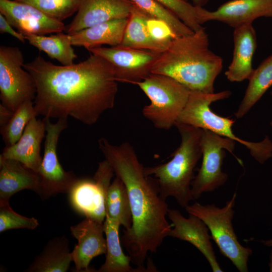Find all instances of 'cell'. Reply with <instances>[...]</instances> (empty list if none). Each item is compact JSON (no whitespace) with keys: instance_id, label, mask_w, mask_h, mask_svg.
<instances>
[{"instance_id":"obj_36","label":"cell","mask_w":272,"mask_h":272,"mask_svg":"<svg viewBox=\"0 0 272 272\" xmlns=\"http://www.w3.org/2000/svg\"><path fill=\"white\" fill-rule=\"evenodd\" d=\"M184 2L189 3L191 2L192 4L198 7H203L205 6L209 1V0H182Z\"/></svg>"},{"instance_id":"obj_8","label":"cell","mask_w":272,"mask_h":272,"mask_svg":"<svg viewBox=\"0 0 272 272\" xmlns=\"http://www.w3.org/2000/svg\"><path fill=\"white\" fill-rule=\"evenodd\" d=\"M45 124L44 153L37 172L39 180L38 194L46 199L58 193H69L78 178L72 171H66L60 164L57 147L61 132L67 127V118H58L53 123L43 118Z\"/></svg>"},{"instance_id":"obj_34","label":"cell","mask_w":272,"mask_h":272,"mask_svg":"<svg viewBox=\"0 0 272 272\" xmlns=\"http://www.w3.org/2000/svg\"><path fill=\"white\" fill-rule=\"evenodd\" d=\"M13 27L5 17L0 14V33L1 34L8 33L22 43H24L26 40L25 36L19 32L15 31Z\"/></svg>"},{"instance_id":"obj_14","label":"cell","mask_w":272,"mask_h":272,"mask_svg":"<svg viewBox=\"0 0 272 272\" xmlns=\"http://www.w3.org/2000/svg\"><path fill=\"white\" fill-rule=\"evenodd\" d=\"M133 7L130 0H79L77 14L65 30L72 34L110 20L128 18Z\"/></svg>"},{"instance_id":"obj_24","label":"cell","mask_w":272,"mask_h":272,"mask_svg":"<svg viewBox=\"0 0 272 272\" xmlns=\"http://www.w3.org/2000/svg\"><path fill=\"white\" fill-rule=\"evenodd\" d=\"M120 223L106 216L103 222L104 232L106 236L107 251L104 263L97 270L98 272H141L138 267L132 268L129 255L123 252L119 237Z\"/></svg>"},{"instance_id":"obj_13","label":"cell","mask_w":272,"mask_h":272,"mask_svg":"<svg viewBox=\"0 0 272 272\" xmlns=\"http://www.w3.org/2000/svg\"><path fill=\"white\" fill-rule=\"evenodd\" d=\"M272 17V0H231L210 11L199 7L198 22L224 23L234 29L252 24L255 19Z\"/></svg>"},{"instance_id":"obj_12","label":"cell","mask_w":272,"mask_h":272,"mask_svg":"<svg viewBox=\"0 0 272 272\" xmlns=\"http://www.w3.org/2000/svg\"><path fill=\"white\" fill-rule=\"evenodd\" d=\"M0 12L13 27L24 35H44L65 30L62 22L28 4L15 0H0Z\"/></svg>"},{"instance_id":"obj_29","label":"cell","mask_w":272,"mask_h":272,"mask_svg":"<svg viewBox=\"0 0 272 272\" xmlns=\"http://www.w3.org/2000/svg\"><path fill=\"white\" fill-rule=\"evenodd\" d=\"M131 2L151 18L165 22L175 37L186 36L194 31L185 25L174 14L156 0H130Z\"/></svg>"},{"instance_id":"obj_27","label":"cell","mask_w":272,"mask_h":272,"mask_svg":"<svg viewBox=\"0 0 272 272\" xmlns=\"http://www.w3.org/2000/svg\"><path fill=\"white\" fill-rule=\"evenodd\" d=\"M106 216L118 221L125 230L132 223V214L126 188L116 176L109 185L105 196Z\"/></svg>"},{"instance_id":"obj_25","label":"cell","mask_w":272,"mask_h":272,"mask_svg":"<svg viewBox=\"0 0 272 272\" xmlns=\"http://www.w3.org/2000/svg\"><path fill=\"white\" fill-rule=\"evenodd\" d=\"M248 80L244 97L234 113L238 119L245 116L272 86V54L253 70Z\"/></svg>"},{"instance_id":"obj_17","label":"cell","mask_w":272,"mask_h":272,"mask_svg":"<svg viewBox=\"0 0 272 272\" xmlns=\"http://www.w3.org/2000/svg\"><path fill=\"white\" fill-rule=\"evenodd\" d=\"M36 117L30 120L18 141L6 147L1 156L17 160L37 173L42 161L41 145L46 130L43 119Z\"/></svg>"},{"instance_id":"obj_18","label":"cell","mask_w":272,"mask_h":272,"mask_svg":"<svg viewBox=\"0 0 272 272\" xmlns=\"http://www.w3.org/2000/svg\"><path fill=\"white\" fill-rule=\"evenodd\" d=\"M232 61L225 73L230 82L248 80L254 69L252 62L256 48L255 31L252 24L234 29Z\"/></svg>"},{"instance_id":"obj_28","label":"cell","mask_w":272,"mask_h":272,"mask_svg":"<svg viewBox=\"0 0 272 272\" xmlns=\"http://www.w3.org/2000/svg\"><path fill=\"white\" fill-rule=\"evenodd\" d=\"M36 116L33 101L21 104L14 112L9 121L1 127V134L6 147L16 144L22 136L30 120Z\"/></svg>"},{"instance_id":"obj_37","label":"cell","mask_w":272,"mask_h":272,"mask_svg":"<svg viewBox=\"0 0 272 272\" xmlns=\"http://www.w3.org/2000/svg\"><path fill=\"white\" fill-rule=\"evenodd\" d=\"M262 243L266 246L271 247L272 246V238L267 240H263L262 241Z\"/></svg>"},{"instance_id":"obj_22","label":"cell","mask_w":272,"mask_h":272,"mask_svg":"<svg viewBox=\"0 0 272 272\" xmlns=\"http://www.w3.org/2000/svg\"><path fill=\"white\" fill-rule=\"evenodd\" d=\"M72 261L67 237H55L47 242L25 271L66 272Z\"/></svg>"},{"instance_id":"obj_21","label":"cell","mask_w":272,"mask_h":272,"mask_svg":"<svg viewBox=\"0 0 272 272\" xmlns=\"http://www.w3.org/2000/svg\"><path fill=\"white\" fill-rule=\"evenodd\" d=\"M128 18L110 20L69 34L72 45L88 50L102 45L119 46L122 40Z\"/></svg>"},{"instance_id":"obj_7","label":"cell","mask_w":272,"mask_h":272,"mask_svg":"<svg viewBox=\"0 0 272 272\" xmlns=\"http://www.w3.org/2000/svg\"><path fill=\"white\" fill-rule=\"evenodd\" d=\"M236 196L234 193L221 208L214 204L203 205L195 202L188 205L185 209L189 214L197 216L205 223L221 253L228 258L239 271L247 272V262L252 251L240 243L234 231L232 221Z\"/></svg>"},{"instance_id":"obj_31","label":"cell","mask_w":272,"mask_h":272,"mask_svg":"<svg viewBox=\"0 0 272 272\" xmlns=\"http://www.w3.org/2000/svg\"><path fill=\"white\" fill-rule=\"evenodd\" d=\"M194 32L203 27L198 22L199 7L182 0H156Z\"/></svg>"},{"instance_id":"obj_6","label":"cell","mask_w":272,"mask_h":272,"mask_svg":"<svg viewBox=\"0 0 272 272\" xmlns=\"http://www.w3.org/2000/svg\"><path fill=\"white\" fill-rule=\"evenodd\" d=\"M135 85L150 100L143 109L144 116L158 129L168 130L175 126L190 91L172 78L158 74L152 73Z\"/></svg>"},{"instance_id":"obj_38","label":"cell","mask_w":272,"mask_h":272,"mask_svg":"<svg viewBox=\"0 0 272 272\" xmlns=\"http://www.w3.org/2000/svg\"><path fill=\"white\" fill-rule=\"evenodd\" d=\"M270 126L272 129V119L271 120L270 123H269Z\"/></svg>"},{"instance_id":"obj_39","label":"cell","mask_w":272,"mask_h":272,"mask_svg":"<svg viewBox=\"0 0 272 272\" xmlns=\"http://www.w3.org/2000/svg\"><path fill=\"white\" fill-rule=\"evenodd\" d=\"M271 97H272V91H271Z\"/></svg>"},{"instance_id":"obj_1","label":"cell","mask_w":272,"mask_h":272,"mask_svg":"<svg viewBox=\"0 0 272 272\" xmlns=\"http://www.w3.org/2000/svg\"><path fill=\"white\" fill-rule=\"evenodd\" d=\"M23 68L36 84V116L72 117L91 125L114 107L118 82L112 64L99 55L92 53L70 65H55L38 56Z\"/></svg>"},{"instance_id":"obj_10","label":"cell","mask_w":272,"mask_h":272,"mask_svg":"<svg viewBox=\"0 0 272 272\" xmlns=\"http://www.w3.org/2000/svg\"><path fill=\"white\" fill-rule=\"evenodd\" d=\"M23 54L18 47H0V99L2 104L14 112L27 101H34L35 83L25 69Z\"/></svg>"},{"instance_id":"obj_35","label":"cell","mask_w":272,"mask_h":272,"mask_svg":"<svg viewBox=\"0 0 272 272\" xmlns=\"http://www.w3.org/2000/svg\"><path fill=\"white\" fill-rule=\"evenodd\" d=\"M14 112L12 111L8 107L0 104V126L5 125L12 117Z\"/></svg>"},{"instance_id":"obj_19","label":"cell","mask_w":272,"mask_h":272,"mask_svg":"<svg viewBox=\"0 0 272 272\" xmlns=\"http://www.w3.org/2000/svg\"><path fill=\"white\" fill-rule=\"evenodd\" d=\"M24 189L38 193L37 173L17 160L0 155V205L9 203L13 195Z\"/></svg>"},{"instance_id":"obj_33","label":"cell","mask_w":272,"mask_h":272,"mask_svg":"<svg viewBox=\"0 0 272 272\" xmlns=\"http://www.w3.org/2000/svg\"><path fill=\"white\" fill-rule=\"evenodd\" d=\"M150 33L157 42L169 46L175 36L169 26L164 21L150 18L147 21Z\"/></svg>"},{"instance_id":"obj_15","label":"cell","mask_w":272,"mask_h":272,"mask_svg":"<svg viewBox=\"0 0 272 272\" xmlns=\"http://www.w3.org/2000/svg\"><path fill=\"white\" fill-rule=\"evenodd\" d=\"M72 235L78 243L71 252L75 271H92L89 268L95 257L106 254V240L103 236V222L86 218L70 227Z\"/></svg>"},{"instance_id":"obj_32","label":"cell","mask_w":272,"mask_h":272,"mask_svg":"<svg viewBox=\"0 0 272 272\" xmlns=\"http://www.w3.org/2000/svg\"><path fill=\"white\" fill-rule=\"evenodd\" d=\"M39 223L34 218H28L14 211L9 203L0 205V232L15 229H35Z\"/></svg>"},{"instance_id":"obj_9","label":"cell","mask_w":272,"mask_h":272,"mask_svg":"<svg viewBox=\"0 0 272 272\" xmlns=\"http://www.w3.org/2000/svg\"><path fill=\"white\" fill-rule=\"evenodd\" d=\"M236 142L209 130L202 129L200 139L202 162L191 185L193 198H199L204 192H211L223 186L228 175L222 171L225 150L229 152L243 166L241 159L234 154Z\"/></svg>"},{"instance_id":"obj_11","label":"cell","mask_w":272,"mask_h":272,"mask_svg":"<svg viewBox=\"0 0 272 272\" xmlns=\"http://www.w3.org/2000/svg\"><path fill=\"white\" fill-rule=\"evenodd\" d=\"M112 65L118 82L135 85L148 78L161 52L117 46L99 47L88 50Z\"/></svg>"},{"instance_id":"obj_4","label":"cell","mask_w":272,"mask_h":272,"mask_svg":"<svg viewBox=\"0 0 272 272\" xmlns=\"http://www.w3.org/2000/svg\"><path fill=\"white\" fill-rule=\"evenodd\" d=\"M181 137L179 146L167 163L153 167H144L145 173L152 177L165 199L174 197L185 208L194 200L191 185L194 178L195 168L202 157L200 139L202 129L187 124L176 123Z\"/></svg>"},{"instance_id":"obj_16","label":"cell","mask_w":272,"mask_h":272,"mask_svg":"<svg viewBox=\"0 0 272 272\" xmlns=\"http://www.w3.org/2000/svg\"><path fill=\"white\" fill-rule=\"evenodd\" d=\"M167 217L173 226L168 236L190 243L203 254L213 271H223L214 251L209 229L200 219L192 214L186 218L179 211L169 209Z\"/></svg>"},{"instance_id":"obj_20","label":"cell","mask_w":272,"mask_h":272,"mask_svg":"<svg viewBox=\"0 0 272 272\" xmlns=\"http://www.w3.org/2000/svg\"><path fill=\"white\" fill-rule=\"evenodd\" d=\"M106 193L94 180L79 179L69 194L71 203L76 210L86 218L104 222Z\"/></svg>"},{"instance_id":"obj_3","label":"cell","mask_w":272,"mask_h":272,"mask_svg":"<svg viewBox=\"0 0 272 272\" xmlns=\"http://www.w3.org/2000/svg\"><path fill=\"white\" fill-rule=\"evenodd\" d=\"M209 46L203 27L190 35L175 37L161 53L152 73L170 77L190 91L214 93L223 59Z\"/></svg>"},{"instance_id":"obj_26","label":"cell","mask_w":272,"mask_h":272,"mask_svg":"<svg viewBox=\"0 0 272 272\" xmlns=\"http://www.w3.org/2000/svg\"><path fill=\"white\" fill-rule=\"evenodd\" d=\"M25 36L30 44L44 51L51 58L55 59L63 65L74 64L77 55L72 47L68 34L61 32L49 36L26 34Z\"/></svg>"},{"instance_id":"obj_2","label":"cell","mask_w":272,"mask_h":272,"mask_svg":"<svg viewBox=\"0 0 272 272\" xmlns=\"http://www.w3.org/2000/svg\"><path fill=\"white\" fill-rule=\"evenodd\" d=\"M98 146L128 195L132 223L129 229L123 230L122 243L131 262L149 271L143 265L148 252H156L171 229L166 219L169 208L166 199L155 179L145 173L130 143L114 145L102 137Z\"/></svg>"},{"instance_id":"obj_23","label":"cell","mask_w":272,"mask_h":272,"mask_svg":"<svg viewBox=\"0 0 272 272\" xmlns=\"http://www.w3.org/2000/svg\"><path fill=\"white\" fill-rule=\"evenodd\" d=\"M150 18L151 17L133 5L119 46L161 53L165 51L168 46L155 41L150 33L147 26Z\"/></svg>"},{"instance_id":"obj_5","label":"cell","mask_w":272,"mask_h":272,"mask_svg":"<svg viewBox=\"0 0 272 272\" xmlns=\"http://www.w3.org/2000/svg\"><path fill=\"white\" fill-rule=\"evenodd\" d=\"M231 95L229 90L211 94L190 91L187 103L176 123L208 129L238 142L249 150L257 162L263 164L272 157V141L269 137L265 135L263 140L258 142L240 139L232 130L235 120L219 115L210 108L213 102L227 99Z\"/></svg>"},{"instance_id":"obj_30","label":"cell","mask_w":272,"mask_h":272,"mask_svg":"<svg viewBox=\"0 0 272 272\" xmlns=\"http://www.w3.org/2000/svg\"><path fill=\"white\" fill-rule=\"evenodd\" d=\"M29 4L48 16L62 22L77 12L79 0H15Z\"/></svg>"}]
</instances>
